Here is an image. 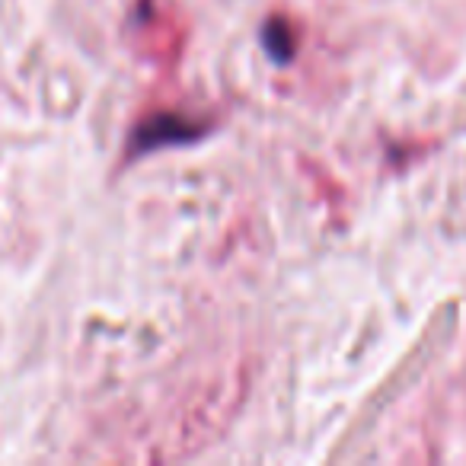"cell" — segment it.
Segmentation results:
<instances>
[{"instance_id":"obj_1","label":"cell","mask_w":466,"mask_h":466,"mask_svg":"<svg viewBox=\"0 0 466 466\" xmlns=\"http://www.w3.org/2000/svg\"><path fill=\"white\" fill-rule=\"evenodd\" d=\"M195 137L192 125H182L179 118H154L137 131V150H150L160 147V144H173V141H186Z\"/></svg>"}]
</instances>
